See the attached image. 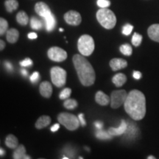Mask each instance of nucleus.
<instances>
[{
	"instance_id": "nucleus-1",
	"label": "nucleus",
	"mask_w": 159,
	"mask_h": 159,
	"mask_svg": "<svg viewBox=\"0 0 159 159\" xmlns=\"http://www.w3.org/2000/svg\"><path fill=\"white\" fill-rule=\"evenodd\" d=\"M126 113L134 120H141L146 114V98L142 91L132 90L124 103Z\"/></svg>"
},
{
	"instance_id": "nucleus-2",
	"label": "nucleus",
	"mask_w": 159,
	"mask_h": 159,
	"mask_svg": "<svg viewBox=\"0 0 159 159\" xmlns=\"http://www.w3.org/2000/svg\"><path fill=\"white\" fill-rule=\"evenodd\" d=\"M72 61L82 85L84 86H90L94 84L96 78L94 69L84 55H75Z\"/></svg>"
},
{
	"instance_id": "nucleus-3",
	"label": "nucleus",
	"mask_w": 159,
	"mask_h": 159,
	"mask_svg": "<svg viewBox=\"0 0 159 159\" xmlns=\"http://www.w3.org/2000/svg\"><path fill=\"white\" fill-rule=\"evenodd\" d=\"M99 23L105 29H113L116 24V17L114 12L107 8H101L97 12Z\"/></svg>"
},
{
	"instance_id": "nucleus-4",
	"label": "nucleus",
	"mask_w": 159,
	"mask_h": 159,
	"mask_svg": "<svg viewBox=\"0 0 159 159\" xmlns=\"http://www.w3.org/2000/svg\"><path fill=\"white\" fill-rule=\"evenodd\" d=\"M77 47L81 55L89 56L94 50V39L89 35H83L78 40Z\"/></svg>"
},
{
	"instance_id": "nucleus-5",
	"label": "nucleus",
	"mask_w": 159,
	"mask_h": 159,
	"mask_svg": "<svg viewBox=\"0 0 159 159\" xmlns=\"http://www.w3.org/2000/svg\"><path fill=\"white\" fill-rule=\"evenodd\" d=\"M57 120L69 130H75L80 127L78 117L69 113H61L57 116Z\"/></svg>"
},
{
	"instance_id": "nucleus-6",
	"label": "nucleus",
	"mask_w": 159,
	"mask_h": 159,
	"mask_svg": "<svg viewBox=\"0 0 159 159\" xmlns=\"http://www.w3.org/2000/svg\"><path fill=\"white\" fill-rule=\"evenodd\" d=\"M52 82L55 86L62 87L66 82V71L59 66H54L50 71Z\"/></svg>"
},
{
	"instance_id": "nucleus-7",
	"label": "nucleus",
	"mask_w": 159,
	"mask_h": 159,
	"mask_svg": "<svg viewBox=\"0 0 159 159\" xmlns=\"http://www.w3.org/2000/svg\"><path fill=\"white\" fill-rule=\"evenodd\" d=\"M128 94L125 90L114 91L111 95V106L114 109L119 108L124 104L126 100Z\"/></svg>"
},
{
	"instance_id": "nucleus-8",
	"label": "nucleus",
	"mask_w": 159,
	"mask_h": 159,
	"mask_svg": "<svg viewBox=\"0 0 159 159\" xmlns=\"http://www.w3.org/2000/svg\"><path fill=\"white\" fill-rule=\"evenodd\" d=\"M48 57L55 62H62L67 57V53L64 49L57 47H52L48 50Z\"/></svg>"
},
{
	"instance_id": "nucleus-9",
	"label": "nucleus",
	"mask_w": 159,
	"mask_h": 159,
	"mask_svg": "<svg viewBox=\"0 0 159 159\" xmlns=\"http://www.w3.org/2000/svg\"><path fill=\"white\" fill-rule=\"evenodd\" d=\"M64 20L68 25L77 26L82 21V18L78 12L75 11H69L64 14Z\"/></svg>"
},
{
	"instance_id": "nucleus-10",
	"label": "nucleus",
	"mask_w": 159,
	"mask_h": 159,
	"mask_svg": "<svg viewBox=\"0 0 159 159\" xmlns=\"http://www.w3.org/2000/svg\"><path fill=\"white\" fill-rule=\"evenodd\" d=\"M35 11L38 15L42 18H45L52 13L49 6L43 2H39L35 4Z\"/></svg>"
},
{
	"instance_id": "nucleus-11",
	"label": "nucleus",
	"mask_w": 159,
	"mask_h": 159,
	"mask_svg": "<svg viewBox=\"0 0 159 159\" xmlns=\"http://www.w3.org/2000/svg\"><path fill=\"white\" fill-rule=\"evenodd\" d=\"M39 91L43 97L49 98L52 94V86L48 81H43L40 84Z\"/></svg>"
},
{
	"instance_id": "nucleus-12",
	"label": "nucleus",
	"mask_w": 159,
	"mask_h": 159,
	"mask_svg": "<svg viewBox=\"0 0 159 159\" xmlns=\"http://www.w3.org/2000/svg\"><path fill=\"white\" fill-rule=\"evenodd\" d=\"M110 66L113 71H118L128 66V62L122 58H114L110 61Z\"/></svg>"
},
{
	"instance_id": "nucleus-13",
	"label": "nucleus",
	"mask_w": 159,
	"mask_h": 159,
	"mask_svg": "<svg viewBox=\"0 0 159 159\" xmlns=\"http://www.w3.org/2000/svg\"><path fill=\"white\" fill-rule=\"evenodd\" d=\"M148 33L151 40L159 43V24L151 25L148 28Z\"/></svg>"
},
{
	"instance_id": "nucleus-14",
	"label": "nucleus",
	"mask_w": 159,
	"mask_h": 159,
	"mask_svg": "<svg viewBox=\"0 0 159 159\" xmlns=\"http://www.w3.org/2000/svg\"><path fill=\"white\" fill-rule=\"evenodd\" d=\"M13 158L15 159H30L31 157L26 154V149L23 144H20L15 149L13 152Z\"/></svg>"
},
{
	"instance_id": "nucleus-15",
	"label": "nucleus",
	"mask_w": 159,
	"mask_h": 159,
	"mask_svg": "<svg viewBox=\"0 0 159 159\" xmlns=\"http://www.w3.org/2000/svg\"><path fill=\"white\" fill-rule=\"evenodd\" d=\"M95 100L100 105H107L111 102V98L108 95L103 93L102 91H97L96 96H95Z\"/></svg>"
},
{
	"instance_id": "nucleus-16",
	"label": "nucleus",
	"mask_w": 159,
	"mask_h": 159,
	"mask_svg": "<svg viewBox=\"0 0 159 159\" xmlns=\"http://www.w3.org/2000/svg\"><path fill=\"white\" fill-rule=\"evenodd\" d=\"M127 128H128L127 123L125 122L124 120H122V122H121V124L119 126V128H109L108 132L110 133L112 136H119V135H122L123 134H125V131L127 130Z\"/></svg>"
},
{
	"instance_id": "nucleus-17",
	"label": "nucleus",
	"mask_w": 159,
	"mask_h": 159,
	"mask_svg": "<svg viewBox=\"0 0 159 159\" xmlns=\"http://www.w3.org/2000/svg\"><path fill=\"white\" fill-rule=\"evenodd\" d=\"M43 19L45 20V27L47 30L48 32L52 31L56 25V19H55V16L51 13Z\"/></svg>"
},
{
	"instance_id": "nucleus-18",
	"label": "nucleus",
	"mask_w": 159,
	"mask_h": 159,
	"mask_svg": "<svg viewBox=\"0 0 159 159\" xmlns=\"http://www.w3.org/2000/svg\"><path fill=\"white\" fill-rule=\"evenodd\" d=\"M19 33L16 29L11 28L7 32V35H6V39L10 43H14L16 42L19 39Z\"/></svg>"
},
{
	"instance_id": "nucleus-19",
	"label": "nucleus",
	"mask_w": 159,
	"mask_h": 159,
	"mask_svg": "<svg viewBox=\"0 0 159 159\" xmlns=\"http://www.w3.org/2000/svg\"><path fill=\"white\" fill-rule=\"evenodd\" d=\"M51 118L49 116H41L35 123V128L37 129H42L47 127L50 124Z\"/></svg>"
},
{
	"instance_id": "nucleus-20",
	"label": "nucleus",
	"mask_w": 159,
	"mask_h": 159,
	"mask_svg": "<svg viewBox=\"0 0 159 159\" xmlns=\"http://www.w3.org/2000/svg\"><path fill=\"white\" fill-rule=\"evenodd\" d=\"M127 77L126 75L123 73H118V74L115 75L112 78V82L116 87L122 86L126 83Z\"/></svg>"
},
{
	"instance_id": "nucleus-21",
	"label": "nucleus",
	"mask_w": 159,
	"mask_h": 159,
	"mask_svg": "<svg viewBox=\"0 0 159 159\" xmlns=\"http://www.w3.org/2000/svg\"><path fill=\"white\" fill-rule=\"evenodd\" d=\"M5 144L7 148L11 149H16L19 146V141H18L16 137L11 134L6 137Z\"/></svg>"
},
{
	"instance_id": "nucleus-22",
	"label": "nucleus",
	"mask_w": 159,
	"mask_h": 159,
	"mask_svg": "<svg viewBox=\"0 0 159 159\" xmlns=\"http://www.w3.org/2000/svg\"><path fill=\"white\" fill-rule=\"evenodd\" d=\"M5 6L8 13H12L19 7V2L17 0H6L5 2Z\"/></svg>"
},
{
	"instance_id": "nucleus-23",
	"label": "nucleus",
	"mask_w": 159,
	"mask_h": 159,
	"mask_svg": "<svg viewBox=\"0 0 159 159\" xmlns=\"http://www.w3.org/2000/svg\"><path fill=\"white\" fill-rule=\"evenodd\" d=\"M16 21L19 25L25 26L29 21V18L25 11H20L16 15Z\"/></svg>"
},
{
	"instance_id": "nucleus-24",
	"label": "nucleus",
	"mask_w": 159,
	"mask_h": 159,
	"mask_svg": "<svg viewBox=\"0 0 159 159\" xmlns=\"http://www.w3.org/2000/svg\"><path fill=\"white\" fill-rule=\"evenodd\" d=\"M30 26L34 30H40L43 27V23L41 20L36 17L33 16L30 19Z\"/></svg>"
},
{
	"instance_id": "nucleus-25",
	"label": "nucleus",
	"mask_w": 159,
	"mask_h": 159,
	"mask_svg": "<svg viewBox=\"0 0 159 159\" xmlns=\"http://www.w3.org/2000/svg\"><path fill=\"white\" fill-rule=\"evenodd\" d=\"M63 106H64L66 108L69 109V110H72V109L77 108V102L75 99L68 98L66 99L65 102H63Z\"/></svg>"
},
{
	"instance_id": "nucleus-26",
	"label": "nucleus",
	"mask_w": 159,
	"mask_h": 159,
	"mask_svg": "<svg viewBox=\"0 0 159 159\" xmlns=\"http://www.w3.org/2000/svg\"><path fill=\"white\" fill-rule=\"evenodd\" d=\"M120 52L126 56H130L133 53L132 47L128 43H125L120 47Z\"/></svg>"
},
{
	"instance_id": "nucleus-27",
	"label": "nucleus",
	"mask_w": 159,
	"mask_h": 159,
	"mask_svg": "<svg viewBox=\"0 0 159 159\" xmlns=\"http://www.w3.org/2000/svg\"><path fill=\"white\" fill-rule=\"evenodd\" d=\"M96 136L99 139H111L114 136H112L109 132H106V131L102 130H99V131L97 132Z\"/></svg>"
},
{
	"instance_id": "nucleus-28",
	"label": "nucleus",
	"mask_w": 159,
	"mask_h": 159,
	"mask_svg": "<svg viewBox=\"0 0 159 159\" xmlns=\"http://www.w3.org/2000/svg\"><path fill=\"white\" fill-rule=\"evenodd\" d=\"M8 29V22L7 20L1 18L0 19V35H2L5 34L6 32H7Z\"/></svg>"
},
{
	"instance_id": "nucleus-29",
	"label": "nucleus",
	"mask_w": 159,
	"mask_h": 159,
	"mask_svg": "<svg viewBox=\"0 0 159 159\" xmlns=\"http://www.w3.org/2000/svg\"><path fill=\"white\" fill-rule=\"evenodd\" d=\"M132 43L135 47H139L142 43V36L139 33H135L132 37Z\"/></svg>"
},
{
	"instance_id": "nucleus-30",
	"label": "nucleus",
	"mask_w": 159,
	"mask_h": 159,
	"mask_svg": "<svg viewBox=\"0 0 159 159\" xmlns=\"http://www.w3.org/2000/svg\"><path fill=\"white\" fill-rule=\"evenodd\" d=\"M71 93V89L69 88H66L63 89V90L61 91V94H60V99H68L69 97H70Z\"/></svg>"
},
{
	"instance_id": "nucleus-31",
	"label": "nucleus",
	"mask_w": 159,
	"mask_h": 159,
	"mask_svg": "<svg viewBox=\"0 0 159 159\" xmlns=\"http://www.w3.org/2000/svg\"><path fill=\"white\" fill-rule=\"evenodd\" d=\"M97 4L101 8H107L111 5V2L108 0H97Z\"/></svg>"
},
{
	"instance_id": "nucleus-32",
	"label": "nucleus",
	"mask_w": 159,
	"mask_h": 159,
	"mask_svg": "<svg viewBox=\"0 0 159 159\" xmlns=\"http://www.w3.org/2000/svg\"><path fill=\"white\" fill-rule=\"evenodd\" d=\"M133 29H134V27H133L131 25H129V24H127L125 25L122 28V33L125 35H129L132 32Z\"/></svg>"
},
{
	"instance_id": "nucleus-33",
	"label": "nucleus",
	"mask_w": 159,
	"mask_h": 159,
	"mask_svg": "<svg viewBox=\"0 0 159 159\" xmlns=\"http://www.w3.org/2000/svg\"><path fill=\"white\" fill-rule=\"evenodd\" d=\"M20 65L23 67H28V66H31L33 65V61L30 58H26L24 60V61H21L20 62Z\"/></svg>"
},
{
	"instance_id": "nucleus-34",
	"label": "nucleus",
	"mask_w": 159,
	"mask_h": 159,
	"mask_svg": "<svg viewBox=\"0 0 159 159\" xmlns=\"http://www.w3.org/2000/svg\"><path fill=\"white\" fill-rule=\"evenodd\" d=\"M39 78H40L39 73L37 72V71H35V72L30 76V80L32 83H36L38 80H39Z\"/></svg>"
},
{
	"instance_id": "nucleus-35",
	"label": "nucleus",
	"mask_w": 159,
	"mask_h": 159,
	"mask_svg": "<svg viewBox=\"0 0 159 159\" xmlns=\"http://www.w3.org/2000/svg\"><path fill=\"white\" fill-rule=\"evenodd\" d=\"M78 119L80 120V125H82V126H85V125H86V122H85V118H84V115L83 114H80L78 115Z\"/></svg>"
},
{
	"instance_id": "nucleus-36",
	"label": "nucleus",
	"mask_w": 159,
	"mask_h": 159,
	"mask_svg": "<svg viewBox=\"0 0 159 159\" xmlns=\"http://www.w3.org/2000/svg\"><path fill=\"white\" fill-rule=\"evenodd\" d=\"M94 126L96 127L97 130H102L103 127V123L100 121H97V122H94Z\"/></svg>"
},
{
	"instance_id": "nucleus-37",
	"label": "nucleus",
	"mask_w": 159,
	"mask_h": 159,
	"mask_svg": "<svg viewBox=\"0 0 159 159\" xmlns=\"http://www.w3.org/2000/svg\"><path fill=\"white\" fill-rule=\"evenodd\" d=\"M133 77H134L136 80H139L142 77V73H141L140 71H134V74H133Z\"/></svg>"
},
{
	"instance_id": "nucleus-38",
	"label": "nucleus",
	"mask_w": 159,
	"mask_h": 159,
	"mask_svg": "<svg viewBox=\"0 0 159 159\" xmlns=\"http://www.w3.org/2000/svg\"><path fill=\"white\" fill-rule=\"evenodd\" d=\"M5 68L7 69L8 71H12V70H13V66H12L11 63L6 61V62L5 63Z\"/></svg>"
},
{
	"instance_id": "nucleus-39",
	"label": "nucleus",
	"mask_w": 159,
	"mask_h": 159,
	"mask_svg": "<svg viewBox=\"0 0 159 159\" xmlns=\"http://www.w3.org/2000/svg\"><path fill=\"white\" fill-rule=\"evenodd\" d=\"M59 128H60V125L59 124H55L51 128V131H52V132H56V131L59 129Z\"/></svg>"
},
{
	"instance_id": "nucleus-40",
	"label": "nucleus",
	"mask_w": 159,
	"mask_h": 159,
	"mask_svg": "<svg viewBox=\"0 0 159 159\" xmlns=\"http://www.w3.org/2000/svg\"><path fill=\"white\" fill-rule=\"evenodd\" d=\"M38 35L35 33H30L28 34V38L30 39H37Z\"/></svg>"
},
{
	"instance_id": "nucleus-41",
	"label": "nucleus",
	"mask_w": 159,
	"mask_h": 159,
	"mask_svg": "<svg viewBox=\"0 0 159 159\" xmlns=\"http://www.w3.org/2000/svg\"><path fill=\"white\" fill-rule=\"evenodd\" d=\"M5 47V43L3 40L0 41V50H3L4 48Z\"/></svg>"
},
{
	"instance_id": "nucleus-42",
	"label": "nucleus",
	"mask_w": 159,
	"mask_h": 159,
	"mask_svg": "<svg viewBox=\"0 0 159 159\" xmlns=\"http://www.w3.org/2000/svg\"><path fill=\"white\" fill-rule=\"evenodd\" d=\"M21 74H22L23 76H27V74H28V72H27V71L26 70V69H21Z\"/></svg>"
},
{
	"instance_id": "nucleus-43",
	"label": "nucleus",
	"mask_w": 159,
	"mask_h": 159,
	"mask_svg": "<svg viewBox=\"0 0 159 159\" xmlns=\"http://www.w3.org/2000/svg\"><path fill=\"white\" fill-rule=\"evenodd\" d=\"M0 152H1V156H2L4 154H5V150L3 149H0Z\"/></svg>"
},
{
	"instance_id": "nucleus-44",
	"label": "nucleus",
	"mask_w": 159,
	"mask_h": 159,
	"mask_svg": "<svg viewBox=\"0 0 159 159\" xmlns=\"http://www.w3.org/2000/svg\"><path fill=\"white\" fill-rule=\"evenodd\" d=\"M148 159H155L156 158H155V157H153L152 156H150L149 157H148Z\"/></svg>"
},
{
	"instance_id": "nucleus-45",
	"label": "nucleus",
	"mask_w": 159,
	"mask_h": 159,
	"mask_svg": "<svg viewBox=\"0 0 159 159\" xmlns=\"http://www.w3.org/2000/svg\"><path fill=\"white\" fill-rule=\"evenodd\" d=\"M59 30L61 31V32H63V29H62V28H60V29H59Z\"/></svg>"
},
{
	"instance_id": "nucleus-46",
	"label": "nucleus",
	"mask_w": 159,
	"mask_h": 159,
	"mask_svg": "<svg viewBox=\"0 0 159 159\" xmlns=\"http://www.w3.org/2000/svg\"><path fill=\"white\" fill-rule=\"evenodd\" d=\"M63 159H69V157H63Z\"/></svg>"
}]
</instances>
